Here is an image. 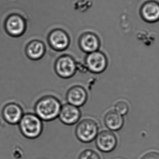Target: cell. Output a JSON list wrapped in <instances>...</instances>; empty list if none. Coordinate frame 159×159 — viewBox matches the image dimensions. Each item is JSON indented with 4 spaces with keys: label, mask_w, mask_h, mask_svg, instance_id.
<instances>
[{
    "label": "cell",
    "mask_w": 159,
    "mask_h": 159,
    "mask_svg": "<svg viewBox=\"0 0 159 159\" xmlns=\"http://www.w3.org/2000/svg\"><path fill=\"white\" fill-rule=\"evenodd\" d=\"M98 133V124L95 120L92 119H83L75 128L76 137L83 143H90L93 141Z\"/></svg>",
    "instance_id": "cell-3"
},
{
    "label": "cell",
    "mask_w": 159,
    "mask_h": 159,
    "mask_svg": "<svg viewBox=\"0 0 159 159\" xmlns=\"http://www.w3.org/2000/svg\"><path fill=\"white\" fill-rule=\"evenodd\" d=\"M57 75L64 79L72 78L77 72V63L73 57L69 55H64L57 58L54 66Z\"/></svg>",
    "instance_id": "cell-4"
},
{
    "label": "cell",
    "mask_w": 159,
    "mask_h": 159,
    "mask_svg": "<svg viewBox=\"0 0 159 159\" xmlns=\"http://www.w3.org/2000/svg\"><path fill=\"white\" fill-rule=\"evenodd\" d=\"M49 42L52 48L56 51H63L69 46L70 38L63 30L56 29L50 34Z\"/></svg>",
    "instance_id": "cell-11"
},
{
    "label": "cell",
    "mask_w": 159,
    "mask_h": 159,
    "mask_svg": "<svg viewBox=\"0 0 159 159\" xmlns=\"http://www.w3.org/2000/svg\"><path fill=\"white\" fill-rule=\"evenodd\" d=\"M95 139L97 148L103 152H111L116 148L118 144L116 135L109 130H104L98 133Z\"/></svg>",
    "instance_id": "cell-6"
},
{
    "label": "cell",
    "mask_w": 159,
    "mask_h": 159,
    "mask_svg": "<svg viewBox=\"0 0 159 159\" xmlns=\"http://www.w3.org/2000/svg\"><path fill=\"white\" fill-rule=\"evenodd\" d=\"M86 89L81 85H76L70 88L66 94V99L68 104L75 107H82L88 100Z\"/></svg>",
    "instance_id": "cell-9"
},
{
    "label": "cell",
    "mask_w": 159,
    "mask_h": 159,
    "mask_svg": "<svg viewBox=\"0 0 159 159\" xmlns=\"http://www.w3.org/2000/svg\"><path fill=\"white\" fill-rule=\"evenodd\" d=\"M6 29L13 36H19L25 31V25L23 18L18 16H12L7 20Z\"/></svg>",
    "instance_id": "cell-14"
},
{
    "label": "cell",
    "mask_w": 159,
    "mask_h": 159,
    "mask_svg": "<svg viewBox=\"0 0 159 159\" xmlns=\"http://www.w3.org/2000/svg\"><path fill=\"white\" fill-rule=\"evenodd\" d=\"M79 45L82 52L89 54L98 51L100 41L96 34L92 32H86L80 37Z\"/></svg>",
    "instance_id": "cell-10"
},
{
    "label": "cell",
    "mask_w": 159,
    "mask_h": 159,
    "mask_svg": "<svg viewBox=\"0 0 159 159\" xmlns=\"http://www.w3.org/2000/svg\"><path fill=\"white\" fill-rule=\"evenodd\" d=\"M62 106L57 98L52 95L45 96L35 104V114L43 121H52L58 118Z\"/></svg>",
    "instance_id": "cell-1"
},
{
    "label": "cell",
    "mask_w": 159,
    "mask_h": 159,
    "mask_svg": "<svg viewBox=\"0 0 159 159\" xmlns=\"http://www.w3.org/2000/svg\"><path fill=\"white\" fill-rule=\"evenodd\" d=\"M105 126L111 131H118L120 130L124 125L123 116L114 110H111L105 114L104 118Z\"/></svg>",
    "instance_id": "cell-13"
},
{
    "label": "cell",
    "mask_w": 159,
    "mask_h": 159,
    "mask_svg": "<svg viewBox=\"0 0 159 159\" xmlns=\"http://www.w3.org/2000/svg\"><path fill=\"white\" fill-rule=\"evenodd\" d=\"M140 159H159V154L156 152H150L145 154Z\"/></svg>",
    "instance_id": "cell-18"
},
{
    "label": "cell",
    "mask_w": 159,
    "mask_h": 159,
    "mask_svg": "<svg viewBox=\"0 0 159 159\" xmlns=\"http://www.w3.org/2000/svg\"><path fill=\"white\" fill-rule=\"evenodd\" d=\"M81 117V111L78 107L67 103L61 107L58 118L60 121L67 125L78 122Z\"/></svg>",
    "instance_id": "cell-7"
},
{
    "label": "cell",
    "mask_w": 159,
    "mask_h": 159,
    "mask_svg": "<svg viewBox=\"0 0 159 159\" xmlns=\"http://www.w3.org/2000/svg\"><path fill=\"white\" fill-rule=\"evenodd\" d=\"M141 18L145 22L154 23L159 19V5L155 1L150 0L144 2L139 10Z\"/></svg>",
    "instance_id": "cell-12"
},
{
    "label": "cell",
    "mask_w": 159,
    "mask_h": 159,
    "mask_svg": "<svg viewBox=\"0 0 159 159\" xmlns=\"http://www.w3.org/2000/svg\"><path fill=\"white\" fill-rule=\"evenodd\" d=\"M18 125L22 134L28 139H36L43 132V121L35 113H25Z\"/></svg>",
    "instance_id": "cell-2"
},
{
    "label": "cell",
    "mask_w": 159,
    "mask_h": 159,
    "mask_svg": "<svg viewBox=\"0 0 159 159\" xmlns=\"http://www.w3.org/2000/svg\"><path fill=\"white\" fill-rule=\"evenodd\" d=\"M85 66L86 69L92 73L100 74L107 67V58L104 53L96 51L87 54L85 58Z\"/></svg>",
    "instance_id": "cell-5"
},
{
    "label": "cell",
    "mask_w": 159,
    "mask_h": 159,
    "mask_svg": "<svg viewBox=\"0 0 159 159\" xmlns=\"http://www.w3.org/2000/svg\"><path fill=\"white\" fill-rule=\"evenodd\" d=\"M78 159H101L97 152L91 149L84 150L80 153Z\"/></svg>",
    "instance_id": "cell-17"
},
{
    "label": "cell",
    "mask_w": 159,
    "mask_h": 159,
    "mask_svg": "<svg viewBox=\"0 0 159 159\" xmlns=\"http://www.w3.org/2000/svg\"><path fill=\"white\" fill-rule=\"evenodd\" d=\"M27 54L32 60H38L42 57L45 52V47L42 43L38 41L32 42L28 46Z\"/></svg>",
    "instance_id": "cell-15"
},
{
    "label": "cell",
    "mask_w": 159,
    "mask_h": 159,
    "mask_svg": "<svg viewBox=\"0 0 159 159\" xmlns=\"http://www.w3.org/2000/svg\"><path fill=\"white\" fill-rule=\"evenodd\" d=\"M3 120L11 125H18L23 117L24 111L21 106L17 103H8L4 106L2 111Z\"/></svg>",
    "instance_id": "cell-8"
},
{
    "label": "cell",
    "mask_w": 159,
    "mask_h": 159,
    "mask_svg": "<svg viewBox=\"0 0 159 159\" xmlns=\"http://www.w3.org/2000/svg\"><path fill=\"white\" fill-rule=\"evenodd\" d=\"M114 110L124 116L128 113L129 111V106L126 101L123 100L118 101L114 107Z\"/></svg>",
    "instance_id": "cell-16"
}]
</instances>
